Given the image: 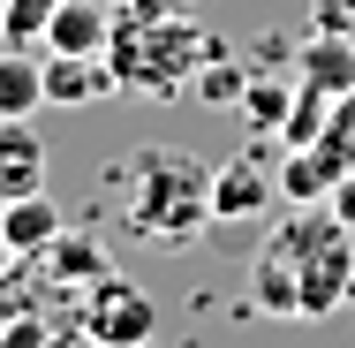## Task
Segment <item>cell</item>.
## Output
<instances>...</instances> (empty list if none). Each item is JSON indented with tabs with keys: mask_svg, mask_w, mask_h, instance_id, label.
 <instances>
[{
	"mask_svg": "<svg viewBox=\"0 0 355 348\" xmlns=\"http://www.w3.org/2000/svg\"><path fill=\"white\" fill-rule=\"evenodd\" d=\"M302 83L348 91V83H355V46H340V38H310V46H302Z\"/></svg>",
	"mask_w": 355,
	"mask_h": 348,
	"instance_id": "12",
	"label": "cell"
},
{
	"mask_svg": "<svg viewBox=\"0 0 355 348\" xmlns=\"http://www.w3.org/2000/svg\"><path fill=\"white\" fill-rule=\"evenodd\" d=\"M219 38L197 31L189 15H151V8H129L114 15V38H106V61H114V91H144V99H174L189 91L197 61L212 53Z\"/></svg>",
	"mask_w": 355,
	"mask_h": 348,
	"instance_id": "3",
	"label": "cell"
},
{
	"mask_svg": "<svg viewBox=\"0 0 355 348\" xmlns=\"http://www.w3.org/2000/svg\"><path fill=\"white\" fill-rule=\"evenodd\" d=\"M144 8H151V15H189L197 0H144Z\"/></svg>",
	"mask_w": 355,
	"mask_h": 348,
	"instance_id": "18",
	"label": "cell"
},
{
	"mask_svg": "<svg viewBox=\"0 0 355 348\" xmlns=\"http://www.w3.org/2000/svg\"><path fill=\"white\" fill-rule=\"evenodd\" d=\"M242 83H250V69H234V61H227V46H212V53L197 61V76H189V91H197L205 106H234V99H242Z\"/></svg>",
	"mask_w": 355,
	"mask_h": 348,
	"instance_id": "13",
	"label": "cell"
},
{
	"mask_svg": "<svg viewBox=\"0 0 355 348\" xmlns=\"http://www.w3.org/2000/svg\"><path fill=\"white\" fill-rule=\"evenodd\" d=\"M46 137L31 122H0V197H23V190H46Z\"/></svg>",
	"mask_w": 355,
	"mask_h": 348,
	"instance_id": "9",
	"label": "cell"
},
{
	"mask_svg": "<svg viewBox=\"0 0 355 348\" xmlns=\"http://www.w3.org/2000/svg\"><path fill=\"white\" fill-rule=\"evenodd\" d=\"M137 348H151V341H137Z\"/></svg>",
	"mask_w": 355,
	"mask_h": 348,
	"instance_id": "22",
	"label": "cell"
},
{
	"mask_svg": "<svg viewBox=\"0 0 355 348\" xmlns=\"http://www.w3.org/2000/svg\"><path fill=\"white\" fill-rule=\"evenodd\" d=\"M53 348H91V341H83V333H76V341H53Z\"/></svg>",
	"mask_w": 355,
	"mask_h": 348,
	"instance_id": "20",
	"label": "cell"
},
{
	"mask_svg": "<svg viewBox=\"0 0 355 348\" xmlns=\"http://www.w3.org/2000/svg\"><path fill=\"white\" fill-rule=\"evenodd\" d=\"M114 38V8L106 0H61L46 23V53H106Z\"/></svg>",
	"mask_w": 355,
	"mask_h": 348,
	"instance_id": "8",
	"label": "cell"
},
{
	"mask_svg": "<svg viewBox=\"0 0 355 348\" xmlns=\"http://www.w3.org/2000/svg\"><path fill=\"white\" fill-rule=\"evenodd\" d=\"M15 265H23V258H15V250H8V235H0V280L15 273Z\"/></svg>",
	"mask_w": 355,
	"mask_h": 348,
	"instance_id": "19",
	"label": "cell"
},
{
	"mask_svg": "<svg viewBox=\"0 0 355 348\" xmlns=\"http://www.w3.org/2000/svg\"><path fill=\"white\" fill-rule=\"evenodd\" d=\"M0 235H8L15 258H46L69 235V212L53 205L46 190H23V197H0Z\"/></svg>",
	"mask_w": 355,
	"mask_h": 348,
	"instance_id": "5",
	"label": "cell"
},
{
	"mask_svg": "<svg viewBox=\"0 0 355 348\" xmlns=\"http://www.w3.org/2000/svg\"><path fill=\"white\" fill-rule=\"evenodd\" d=\"M53 8H61V0H0V38H8V46H46Z\"/></svg>",
	"mask_w": 355,
	"mask_h": 348,
	"instance_id": "15",
	"label": "cell"
},
{
	"mask_svg": "<svg viewBox=\"0 0 355 348\" xmlns=\"http://www.w3.org/2000/svg\"><path fill=\"white\" fill-rule=\"evenodd\" d=\"M46 106V53L0 38V122H31Z\"/></svg>",
	"mask_w": 355,
	"mask_h": 348,
	"instance_id": "6",
	"label": "cell"
},
{
	"mask_svg": "<svg viewBox=\"0 0 355 348\" xmlns=\"http://www.w3.org/2000/svg\"><path fill=\"white\" fill-rule=\"evenodd\" d=\"M114 91V61L106 53H46V99L53 106H91Z\"/></svg>",
	"mask_w": 355,
	"mask_h": 348,
	"instance_id": "7",
	"label": "cell"
},
{
	"mask_svg": "<svg viewBox=\"0 0 355 348\" xmlns=\"http://www.w3.org/2000/svg\"><path fill=\"white\" fill-rule=\"evenodd\" d=\"M76 333L91 348H137L159 333V303L144 295L137 280L121 273H98L91 288H83V303H76Z\"/></svg>",
	"mask_w": 355,
	"mask_h": 348,
	"instance_id": "4",
	"label": "cell"
},
{
	"mask_svg": "<svg viewBox=\"0 0 355 348\" xmlns=\"http://www.w3.org/2000/svg\"><path fill=\"white\" fill-rule=\"evenodd\" d=\"M0 348H53V326L38 310H0Z\"/></svg>",
	"mask_w": 355,
	"mask_h": 348,
	"instance_id": "16",
	"label": "cell"
},
{
	"mask_svg": "<svg viewBox=\"0 0 355 348\" xmlns=\"http://www.w3.org/2000/svg\"><path fill=\"white\" fill-rule=\"evenodd\" d=\"M234 106L250 114V129H257V137H280V129H287V106H295V83L265 69V76H250V83H242V99H234Z\"/></svg>",
	"mask_w": 355,
	"mask_h": 348,
	"instance_id": "11",
	"label": "cell"
},
{
	"mask_svg": "<svg viewBox=\"0 0 355 348\" xmlns=\"http://www.w3.org/2000/svg\"><path fill=\"white\" fill-rule=\"evenodd\" d=\"M98 182H106L114 227L144 250H189L212 227V167L182 144H137Z\"/></svg>",
	"mask_w": 355,
	"mask_h": 348,
	"instance_id": "1",
	"label": "cell"
},
{
	"mask_svg": "<svg viewBox=\"0 0 355 348\" xmlns=\"http://www.w3.org/2000/svg\"><path fill=\"white\" fill-rule=\"evenodd\" d=\"M272 197H280V182H265L250 159H227V167H212V219H257Z\"/></svg>",
	"mask_w": 355,
	"mask_h": 348,
	"instance_id": "10",
	"label": "cell"
},
{
	"mask_svg": "<svg viewBox=\"0 0 355 348\" xmlns=\"http://www.w3.org/2000/svg\"><path fill=\"white\" fill-rule=\"evenodd\" d=\"M348 303H355V280H348Z\"/></svg>",
	"mask_w": 355,
	"mask_h": 348,
	"instance_id": "21",
	"label": "cell"
},
{
	"mask_svg": "<svg viewBox=\"0 0 355 348\" xmlns=\"http://www.w3.org/2000/svg\"><path fill=\"white\" fill-rule=\"evenodd\" d=\"M333 190H340V197H333V212H340V219H348V227H355V167H348V174H340V182H333Z\"/></svg>",
	"mask_w": 355,
	"mask_h": 348,
	"instance_id": "17",
	"label": "cell"
},
{
	"mask_svg": "<svg viewBox=\"0 0 355 348\" xmlns=\"http://www.w3.org/2000/svg\"><path fill=\"white\" fill-rule=\"evenodd\" d=\"M46 265H53V288H91V280L106 273V258H98L83 235H61V242L46 250Z\"/></svg>",
	"mask_w": 355,
	"mask_h": 348,
	"instance_id": "14",
	"label": "cell"
},
{
	"mask_svg": "<svg viewBox=\"0 0 355 348\" xmlns=\"http://www.w3.org/2000/svg\"><path fill=\"white\" fill-rule=\"evenodd\" d=\"M348 280H355L348 219L295 205V219H280V235L257 250L250 288H257V310L272 318H333L348 303Z\"/></svg>",
	"mask_w": 355,
	"mask_h": 348,
	"instance_id": "2",
	"label": "cell"
}]
</instances>
